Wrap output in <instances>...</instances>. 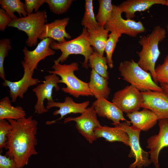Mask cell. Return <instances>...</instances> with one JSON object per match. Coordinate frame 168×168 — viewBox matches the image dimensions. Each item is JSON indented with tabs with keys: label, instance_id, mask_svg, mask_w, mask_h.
<instances>
[{
	"label": "cell",
	"instance_id": "8d00e7d4",
	"mask_svg": "<svg viewBox=\"0 0 168 168\" xmlns=\"http://www.w3.org/2000/svg\"><path fill=\"white\" fill-rule=\"evenodd\" d=\"M160 86L162 89L163 92L168 97V84L160 83Z\"/></svg>",
	"mask_w": 168,
	"mask_h": 168
},
{
	"label": "cell",
	"instance_id": "3957f363",
	"mask_svg": "<svg viewBox=\"0 0 168 168\" xmlns=\"http://www.w3.org/2000/svg\"><path fill=\"white\" fill-rule=\"evenodd\" d=\"M54 63L52 67L53 70L48 72L60 77L58 83H64L66 86L61 88L63 92L77 98L80 96H93L90 90L88 83L81 80L75 75L74 72L79 69L77 62L61 64L54 60Z\"/></svg>",
	"mask_w": 168,
	"mask_h": 168
},
{
	"label": "cell",
	"instance_id": "603a6c76",
	"mask_svg": "<svg viewBox=\"0 0 168 168\" xmlns=\"http://www.w3.org/2000/svg\"><path fill=\"white\" fill-rule=\"evenodd\" d=\"M26 111L21 106L12 105L10 99L5 96L0 101V120H17L26 117Z\"/></svg>",
	"mask_w": 168,
	"mask_h": 168
},
{
	"label": "cell",
	"instance_id": "9a60e30c",
	"mask_svg": "<svg viewBox=\"0 0 168 168\" xmlns=\"http://www.w3.org/2000/svg\"><path fill=\"white\" fill-rule=\"evenodd\" d=\"M89 104V101L80 103H76L69 96H66L63 102H57L54 101L47 102L46 108L49 110L53 107L58 108V110H56L53 112V114L54 115L59 114L60 117L54 120L47 121L45 124L49 125L56 123L57 121L62 119L65 116L71 113L82 114L86 111Z\"/></svg>",
	"mask_w": 168,
	"mask_h": 168
},
{
	"label": "cell",
	"instance_id": "d6986e66",
	"mask_svg": "<svg viewBox=\"0 0 168 168\" xmlns=\"http://www.w3.org/2000/svg\"><path fill=\"white\" fill-rule=\"evenodd\" d=\"M133 126L144 131H147L154 127L158 119L151 110L146 109L140 111H136L126 114Z\"/></svg>",
	"mask_w": 168,
	"mask_h": 168
},
{
	"label": "cell",
	"instance_id": "4fadbf2b",
	"mask_svg": "<svg viewBox=\"0 0 168 168\" xmlns=\"http://www.w3.org/2000/svg\"><path fill=\"white\" fill-rule=\"evenodd\" d=\"M159 130L147 140V148L150 149V160L156 168H159L158 158L161 151L168 147V119L158 120Z\"/></svg>",
	"mask_w": 168,
	"mask_h": 168
},
{
	"label": "cell",
	"instance_id": "d590c367",
	"mask_svg": "<svg viewBox=\"0 0 168 168\" xmlns=\"http://www.w3.org/2000/svg\"><path fill=\"white\" fill-rule=\"evenodd\" d=\"M12 19L2 8L0 9V30L4 31Z\"/></svg>",
	"mask_w": 168,
	"mask_h": 168
},
{
	"label": "cell",
	"instance_id": "e0dca14e",
	"mask_svg": "<svg viewBox=\"0 0 168 168\" xmlns=\"http://www.w3.org/2000/svg\"><path fill=\"white\" fill-rule=\"evenodd\" d=\"M92 106L98 116L112 121V124L114 126L119 124L121 121H127L124 118L123 113L119 107L105 98L100 97L96 99Z\"/></svg>",
	"mask_w": 168,
	"mask_h": 168
},
{
	"label": "cell",
	"instance_id": "5bb4252c",
	"mask_svg": "<svg viewBox=\"0 0 168 168\" xmlns=\"http://www.w3.org/2000/svg\"><path fill=\"white\" fill-rule=\"evenodd\" d=\"M141 92L143 98L142 108L153 112L158 120L168 119V97L163 91H148Z\"/></svg>",
	"mask_w": 168,
	"mask_h": 168
},
{
	"label": "cell",
	"instance_id": "ba28073f",
	"mask_svg": "<svg viewBox=\"0 0 168 168\" xmlns=\"http://www.w3.org/2000/svg\"><path fill=\"white\" fill-rule=\"evenodd\" d=\"M130 123L127 121L115 125L125 131L128 136L131 150L128 155L129 157H134L135 161L131 164L129 168H142V166H149L152 162L148 159V152L144 151L141 147L139 136L141 130L133 126H130Z\"/></svg>",
	"mask_w": 168,
	"mask_h": 168
},
{
	"label": "cell",
	"instance_id": "2e32d148",
	"mask_svg": "<svg viewBox=\"0 0 168 168\" xmlns=\"http://www.w3.org/2000/svg\"><path fill=\"white\" fill-rule=\"evenodd\" d=\"M24 74L22 78L16 82H12L6 79L2 83L3 86L8 87L11 101L16 102L17 98L24 97V94L30 86L37 85L40 82L38 78L33 77V73L31 72L26 66H22Z\"/></svg>",
	"mask_w": 168,
	"mask_h": 168
},
{
	"label": "cell",
	"instance_id": "9c48e42d",
	"mask_svg": "<svg viewBox=\"0 0 168 168\" xmlns=\"http://www.w3.org/2000/svg\"><path fill=\"white\" fill-rule=\"evenodd\" d=\"M112 102L126 114L138 111L142 108L143 98L141 91L130 85L116 91Z\"/></svg>",
	"mask_w": 168,
	"mask_h": 168
},
{
	"label": "cell",
	"instance_id": "52a82bcc",
	"mask_svg": "<svg viewBox=\"0 0 168 168\" xmlns=\"http://www.w3.org/2000/svg\"><path fill=\"white\" fill-rule=\"evenodd\" d=\"M122 13L118 6L113 5L111 16L104 28L109 32L114 31L132 37H136L145 31V28L141 21L124 19L122 16Z\"/></svg>",
	"mask_w": 168,
	"mask_h": 168
},
{
	"label": "cell",
	"instance_id": "4316f807",
	"mask_svg": "<svg viewBox=\"0 0 168 168\" xmlns=\"http://www.w3.org/2000/svg\"><path fill=\"white\" fill-rule=\"evenodd\" d=\"M0 4L2 8L4 10L12 20L18 18L14 13L16 12L21 17L27 16L26 12L24 3L20 0H0Z\"/></svg>",
	"mask_w": 168,
	"mask_h": 168
},
{
	"label": "cell",
	"instance_id": "7a4b0ae2",
	"mask_svg": "<svg viewBox=\"0 0 168 168\" xmlns=\"http://www.w3.org/2000/svg\"><path fill=\"white\" fill-rule=\"evenodd\" d=\"M166 30L160 26H155L152 32L141 37L139 43L142 47L138 53L139 57L137 63L145 71H149L155 83H158L155 73V64L160 52L158 48L159 43L166 37Z\"/></svg>",
	"mask_w": 168,
	"mask_h": 168
},
{
	"label": "cell",
	"instance_id": "44dd1931",
	"mask_svg": "<svg viewBox=\"0 0 168 168\" xmlns=\"http://www.w3.org/2000/svg\"><path fill=\"white\" fill-rule=\"evenodd\" d=\"M94 131L97 138H103L109 142H121L130 146V140L127 133L118 126L111 127L101 125L96 128Z\"/></svg>",
	"mask_w": 168,
	"mask_h": 168
},
{
	"label": "cell",
	"instance_id": "4dcf8cb0",
	"mask_svg": "<svg viewBox=\"0 0 168 168\" xmlns=\"http://www.w3.org/2000/svg\"><path fill=\"white\" fill-rule=\"evenodd\" d=\"M12 49L10 39L5 38L0 40V77L3 81L6 79L4 68V59Z\"/></svg>",
	"mask_w": 168,
	"mask_h": 168
},
{
	"label": "cell",
	"instance_id": "5b68a950",
	"mask_svg": "<svg viewBox=\"0 0 168 168\" xmlns=\"http://www.w3.org/2000/svg\"><path fill=\"white\" fill-rule=\"evenodd\" d=\"M118 69L123 79L141 92L163 91L161 88L155 82L151 73L143 69L133 59L121 62Z\"/></svg>",
	"mask_w": 168,
	"mask_h": 168
},
{
	"label": "cell",
	"instance_id": "74e56055",
	"mask_svg": "<svg viewBox=\"0 0 168 168\" xmlns=\"http://www.w3.org/2000/svg\"><path fill=\"white\" fill-rule=\"evenodd\" d=\"M164 5L168 7V0H165V2Z\"/></svg>",
	"mask_w": 168,
	"mask_h": 168
},
{
	"label": "cell",
	"instance_id": "cb8c5ba5",
	"mask_svg": "<svg viewBox=\"0 0 168 168\" xmlns=\"http://www.w3.org/2000/svg\"><path fill=\"white\" fill-rule=\"evenodd\" d=\"M109 31L103 27L89 33L90 44L94 51L104 56L105 46L108 37Z\"/></svg>",
	"mask_w": 168,
	"mask_h": 168
},
{
	"label": "cell",
	"instance_id": "277c9868",
	"mask_svg": "<svg viewBox=\"0 0 168 168\" xmlns=\"http://www.w3.org/2000/svg\"><path fill=\"white\" fill-rule=\"evenodd\" d=\"M89 36L87 30L84 27L81 34L74 39L61 43L53 42L50 44V48L53 50H59L61 52L60 56L54 61L62 63L70 55L80 54L84 57L82 66L88 69L89 57L94 52L89 42Z\"/></svg>",
	"mask_w": 168,
	"mask_h": 168
},
{
	"label": "cell",
	"instance_id": "d6a6232c",
	"mask_svg": "<svg viewBox=\"0 0 168 168\" xmlns=\"http://www.w3.org/2000/svg\"><path fill=\"white\" fill-rule=\"evenodd\" d=\"M12 128L8 121L5 119L0 120V149L2 152V149L5 148L7 140V136Z\"/></svg>",
	"mask_w": 168,
	"mask_h": 168
},
{
	"label": "cell",
	"instance_id": "7402d4cb",
	"mask_svg": "<svg viewBox=\"0 0 168 168\" xmlns=\"http://www.w3.org/2000/svg\"><path fill=\"white\" fill-rule=\"evenodd\" d=\"M88 84L91 92L96 99L100 97L108 99L110 91L108 80L98 74L92 69Z\"/></svg>",
	"mask_w": 168,
	"mask_h": 168
},
{
	"label": "cell",
	"instance_id": "f1b7e54d",
	"mask_svg": "<svg viewBox=\"0 0 168 168\" xmlns=\"http://www.w3.org/2000/svg\"><path fill=\"white\" fill-rule=\"evenodd\" d=\"M121 35L115 32H111L109 34L105 49L108 65L110 68L113 67L112 55L116 44Z\"/></svg>",
	"mask_w": 168,
	"mask_h": 168
},
{
	"label": "cell",
	"instance_id": "ffe728a7",
	"mask_svg": "<svg viewBox=\"0 0 168 168\" xmlns=\"http://www.w3.org/2000/svg\"><path fill=\"white\" fill-rule=\"evenodd\" d=\"M165 0H127L118 6L126 19H132L138 12L144 11L155 4L164 5Z\"/></svg>",
	"mask_w": 168,
	"mask_h": 168
},
{
	"label": "cell",
	"instance_id": "6da1fadb",
	"mask_svg": "<svg viewBox=\"0 0 168 168\" xmlns=\"http://www.w3.org/2000/svg\"><path fill=\"white\" fill-rule=\"evenodd\" d=\"M7 120L12 128L7 136L5 155L13 159L19 168H22L28 164L32 156L38 154L35 146L38 123L32 116Z\"/></svg>",
	"mask_w": 168,
	"mask_h": 168
},
{
	"label": "cell",
	"instance_id": "30bf717a",
	"mask_svg": "<svg viewBox=\"0 0 168 168\" xmlns=\"http://www.w3.org/2000/svg\"><path fill=\"white\" fill-rule=\"evenodd\" d=\"M71 121L75 122L76 127L78 132L89 143H92L97 139L94 129L101 125L92 105L88 107L86 111L79 116L65 118L63 123H66Z\"/></svg>",
	"mask_w": 168,
	"mask_h": 168
},
{
	"label": "cell",
	"instance_id": "836d02e7",
	"mask_svg": "<svg viewBox=\"0 0 168 168\" xmlns=\"http://www.w3.org/2000/svg\"><path fill=\"white\" fill-rule=\"evenodd\" d=\"M45 2L46 0H25L24 3L25 10L28 14L32 13L34 10L35 12H36Z\"/></svg>",
	"mask_w": 168,
	"mask_h": 168
},
{
	"label": "cell",
	"instance_id": "8992f818",
	"mask_svg": "<svg viewBox=\"0 0 168 168\" xmlns=\"http://www.w3.org/2000/svg\"><path fill=\"white\" fill-rule=\"evenodd\" d=\"M46 17L45 10L38 11L28 14L26 17L12 20L7 26L25 32L28 36L26 44L31 47L36 44L38 39L43 33Z\"/></svg>",
	"mask_w": 168,
	"mask_h": 168
},
{
	"label": "cell",
	"instance_id": "83f0119b",
	"mask_svg": "<svg viewBox=\"0 0 168 168\" xmlns=\"http://www.w3.org/2000/svg\"><path fill=\"white\" fill-rule=\"evenodd\" d=\"M99 7L96 16V21L101 27H104L110 19L113 10L111 0H99Z\"/></svg>",
	"mask_w": 168,
	"mask_h": 168
},
{
	"label": "cell",
	"instance_id": "f546056e",
	"mask_svg": "<svg viewBox=\"0 0 168 168\" xmlns=\"http://www.w3.org/2000/svg\"><path fill=\"white\" fill-rule=\"evenodd\" d=\"M73 0H46L50 10L53 13L60 15L65 13L69 10Z\"/></svg>",
	"mask_w": 168,
	"mask_h": 168
},
{
	"label": "cell",
	"instance_id": "8fae6325",
	"mask_svg": "<svg viewBox=\"0 0 168 168\" xmlns=\"http://www.w3.org/2000/svg\"><path fill=\"white\" fill-rule=\"evenodd\" d=\"M58 76L55 74H50L44 77V81L32 89L37 97V100L34 106L36 113L41 114L47 112L44 105V101L47 99V102L54 101L52 98V91L54 88L58 91L60 90L58 85L60 80Z\"/></svg>",
	"mask_w": 168,
	"mask_h": 168
},
{
	"label": "cell",
	"instance_id": "7c38bea8",
	"mask_svg": "<svg viewBox=\"0 0 168 168\" xmlns=\"http://www.w3.org/2000/svg\"><path fill=\"white\" fill-rule=\"evenodd\" d=\"M54 40L50 38L44 39L40 42L33 50H29L24 47L22 51L24 56V60L21 62L22 66H26L30 71L34 73L39 62L46 57L54 55L55 51L50 47Z\"/></svg>",
	"mask_w": 168,
	"mask_h": 168
},
{
	"label": "cell",
	"instance_id": "1f68e13d",
	"mask_svg": "<svg viewBox=\"0 0 168 168\" xmlns=\"http://www.w3.org/2000/svg\"><path fill=\"white\" fill-rule=\"evenodd\" d=\"M156 78L160 83L168 84V54L163 63L155 68Z\"/></svg>",
	"mask_w": 168,
	"mask_h": 168
},
{
	"label": "cell",
	"instance_id": "ac0fdd59",
	"mask_svg": "<svg viewBox=\"0 0 168 168\" xmlns=\"http://www.w3.org/2000/svg\"><path fill=\"white\" fill-rule=\"evenodd\" d=\"M69 21V17H65L56 19L53 22L45 24L39 39L42 40L49 38L61 43L66 41L65 39H71V36L65 30Z\"/></svg>",
	"mask_w": 168,
	"mask_h": 168
},
{
	"label": "cell",
	"instance_id": "d4e9b609",
	"mask_svg": "<svg viewBox=\"0 0 168 168\" xmlns=\"http://www.w3.org/2000/svg\"><path fill=\"white\" fill-rule=\"evenodd\" d=\"M107 61L106 57L94 51L89 57L88 66L100 76L106 79L109 78L107 71Z\"/></svg>",
	"mask_w": 168,
	"mask_h": 168
},
{
	"label": "cell",
	"instance_id": "e575fe53",
	"mask_svg": "<svg viewBox=\"0 0 168 168\" xmlns=\"http://www.w3.org/2000/svg\"><path fill=\"white\" fill-rule=\"evenodd\" d=\"M0 168H19L15 161L6 155H0Z\"/></svg>",
	"mask_w": 168,
	"mask_h": 168
},
{
	"label": "cell",
	"instance_id": "484cf974",
	"mask_svg": "<svg viewBox=\"0 0 168 168\" xmlns=\"http://www.w3.org/2000/svg\"><path fill=\"white\" fill-rule=\"evenodd\" d=\"M85 11L81 21V25L86 28L89 33L99 29L100 27L96 19L93 11V1L86 0Z\"/></svg>",
	"mask_w": 168,
	"mask_h": 168
}]
</instances>
